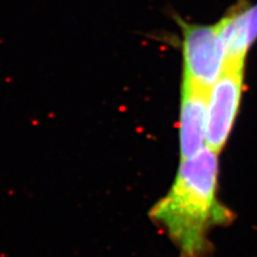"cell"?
<instances>
[{"label": "cell", "instance_id": "obj_3", "mask_svg": "<svg viewBox=\"0 0 257 257\" xmlns=\"http://www.w3.org/2000/svg\"><path fill=\"white\" fill-rule=\"evenodd\" d=\"M243 80L242 63H225L224 70L209 92L206 146L220 153L239 109Z\"/></svg>", "mask_w": 257, "mask_h": 257}, {"label": "cell", "instance_id": "obj_2", "mask_svg": "<svg viewBox=\"0 0 257 257\" xmlns=\"http://www.w3.org/2000/svg\"><path fill=\"white\" fill-rule=\"evenodd\" d=\"M182 31L183 76L210 90L225 67V48L219 24L194 25L178 19Z\"/></svg>", "mask_w": 257, "mask_h": 257}, {"label": "cell", "instance_id": "obj_5", "mask_svg": "<svg viewBox=\"0 0 257 257\" xmlns=\"http://www.w3.org/2000/svg\"><path fill=\"white\" fill-rule=\"evenodd\" d=\"M243 9L240 5L237 10H234L229 15L223 17L217 23L225 48V63L244 64L250 44Z\"/></svg>", "mask_w": 257, "mask_h": 257}, {"label": "cell", "instance_id": "obj_1", "mask_svg": "<svg viewBox=\"0 0 257 257\" xmlns=\"http://www.w3.org/2000/svg\"><path fill=\"white\" fill-rule=\"evenodd\" d=\"M217 155L205 147L180 160L170 189L149 210L150 220L166 234L178 257H207L212 251L210 232L235 219L217 196Z\"/></svg>", "mask_w": 257, "mask_h": 257}, {"label": "cell", "instance_id": "obj_6", "mask_svg": "<svg viewBox=\"0 0 257 257\" xmlns=\"http://www.w3.org/2000/svg\"><path fill=\"white\" fill-rule=\"evenodd\" d=\"M244 17H245L248 44L251 46L257 38V3L255 5L245 8Z\"/></svg>", "mask_w": 257, "mask_h": 257}, {"label": "cell", "instance_id": "obj_4", "mask_svg": "<svg viewBox=\"0 0 257 257\" xmlns=\"http://www.w3.org/2000/svg\"><path fill=\"white\" fill-rule=\"evenodd\" d=\"M209 92L210 90L183 76L179 119L180 160L192 158L207 147L205 142Z\"/></svg>", "mask_w": 257, "mask_h": 257}]
</instances>
